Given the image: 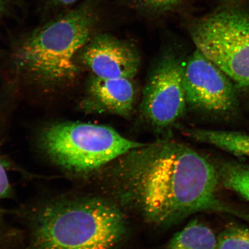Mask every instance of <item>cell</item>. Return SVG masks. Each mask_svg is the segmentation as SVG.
Instances as JSON below:
<instances>
[{"mask_svg": "<svg viewBox=\"0 0 249 249\" xmlns=\"http://www.w3.org/2000/svg\"><path fill=\"white\" fill-rule=\"evenodd\" d=\"M116 160L118 198L152 225H172L203 212L231 213L217 197L216 168L182 143L160 140Z\"/></svg>", "mask_w": 249, "mask_h": 249, "instance_id": "6da1fadb", "label": "cell"}, {"mask_svg": "<svg viewBox=\"0 0 249 249\" xmlns=\"http://www.w3.org/2000/svg\"><path fill=\"white\" fill-rule=\"evenodd\" d=\"M108 2L85 0L76 8L34 31L18 50L21 66L43 83L72 81L77 74L74 56L102 23Z\"/></svg>", "mask_w": 249, "mask_h": 249, "instance_id": "7a4b0ae2", "label": "cell"}, {"mask_svg": "<svg viewBox=\"0 0 249 249\" xmlns=\"http://www.w3.org/2000/svg\"><path fill=\"white\" fill-rule=\"evenodd\" d=\"M33 226V249H112L126 231L119 208L99 198L47 205L37 213Z\"/></svg>", "mask_w": 249, "mask_h": 249, "instance_id": "3957f363", "label": "cell"}, {"mask_svg": "<svg viewBox=\"0 0 249 249\" xmlns=\"http://www.w3.org/2000/svg\"><path fill=\"white\" fill-rule=\"evenodd\" d=\"M42 145L58 166L73 173L97 170L145 144L124 138L111 127L62 123L43 131Z\"/></svg>", "mask_w": 249, "mask_h": 249, "instance_id": "277c9868", "label": "cell"}, {"mask_svg": "<svg viewBox=\"0 0 249 249\" xmlns=\"http://www.w3.org/2000/svg\"><path fill=\"white\" fill-rule=\"evenodd\" d=\"M182 18L196 49L239 88L249 89V14L226 9Z\"/></svg>", "mask_w": 249, "mask_h": 249, "instance_id": "5b68a950", "label": "cell"}, {"mask_svg": "<svg viewBox=\"0 0 249 249\" xmlns=\"http://www.w3.org/2000/svg\"><path fill=\"white\" fill-rule=\"evenodd\" d=\"M180 60L169 52L152 71L142 92L141 111L148 123L157 129L173 126L184 115L187 102Z\"/></svg>", "mask_w": 249, "mask_h": 249, "instance_id": "8992f818", "label": "cell"}, {"mask_svg": "<svg viewBox=\"0 0 249 249\" xmlns=\"http://www.w3.org/2000/svg\"><path fill=\"white\" fill-rule=\"evenodd\" d=\"M182 81L187 105L193 108L222 113L234 105L231 80L197 49L183 64Z\"/></svg>", "mask_w": 249, "mask_h": 249, "instance_id": "52a82bcc", "label": "cell"}, {"mask_svg": "<svg viewBox=\"0 0 249 249\" xmlns=\"http://www.w3.org/2000/svg\"><path fill=\"white\" fill-rule=\"evenodd\" d=\"M83 60L94 76L102 79H133L141 62L133 43L107 33L92 37L84 49Z\"/></svg>", "mask_w": 249, "mask_h": 249, "instance_id": "ba28073f", "label": "cell"}, {"mask_svg": "<svg viewBox=\"0 0 249 249\" xmlns=\"http://www.w3.org/2000/svg\"><path fill=\"white\" fill-rule=\"evenodd\" d=\"M89 95L95 110L127 117L135 107L136 89L132 79L94 76L89 83Z\"/></svg>", "mask_w": 249, "mask_h": 249, "instance_id": "9c48e42d", "label": "cell"}, {"mask_svg": "<svg viewBox=\"0 0 249 249\" xmlns=\"http://www.w3.org/2000/svg\"><path fill=\"white\" fill-rule=\"evenodd\" d=\"M194 0H126L135 17L149 23H160L171 16L189 15Z\"/></svg>", "mask_w": 249, "mask_h": 249, "instance_id": "30bf717a", "label": "cell"}, {"mask_svg": "<svg viewBox=\"0 0 249 249\" xmlns=\"http://www.w3.org/2000/svg\"><path fill=\"white\" fill-rule=\"evenodd\" d=\"M185 134L196 141L207 143L241 157L249 158V135L223 130L188 129Z\"/></svg>", "mask_w": 249, "mask_h": 249, "instance_id": "8fae6325", "label": "cell"}, {"mask_svg": "<svg viewBox=\"0 0 249 249\" xmlns=\"http://www.w3.org/2000/svg\"><path fill=\"white\" fill-rule=\"evenodd\" d=\"M165 249H217V236L210 227L194 220L173 236Z\"/></svg>", "mask_w": 249, "mask_h": 249, "instance_id": "7c38bea8", "label": "cell"}, {"mask_svg": "<svg viewBox=\"0 0 249 249\" xmlns=\"http://www.w3.org/2000/svg\"><path fill=\"white\" fill-rule=\"evenodd\" d=\"M217 170L220 183L249 201V165L230 161Z\"/></svg>", "mask_w": 249, "mask_h": 249, "instance_id": "4fadbf2b", "label": "cell"}, {"mask_svg": "<svg viewBox=\"0 0 249 249\" xmlns=\"http://www.w3.org/2000/svg\"><path fill=\"white\" fill-rule=\"evenodd\" d=\"M217 249H249V230L227 227L217 236Z\"/></svg>", "mask_w": 249, "mask_h": 249, "instance_id": "5bb4252c", "label": "cell"}, {"mask_svg": "<svg viewBox=\"0 0 249 249\" xmlns=\"http://www.w3.org/2000/svg\"><path fill=\"white\" fill-rule=\"evenodd\" d=\"M11 192V188L7 166L0 158V205L5 200V198L9 197ZM2 217V212L1 206H0V222H1Z\"/></svg>", "mask_w": 249, "mask_h": 249, "instance_id": "9a60e30c", "label": "cell"}, {"mask_svg": "<svg viewBox=\"0 0 249 249\" xmlns=\"http://www.w3.org/2000/svg\"><path fill=\"white\" fill-rule=\"evenodd\" d=\"M15 1V0H0V17L8 13Z\"/></svg>", "mask_w": 249, "mask_h": 249, "instance_id": "2e32d148", "label": "cell"}, {"mask_svg": "<svg viewBox=\"0 0 249 249\" xmlns=\"http://www.w3.org/2000/svg\"><path fill=\"white\" fill-rule=\"evenodd\" d=\"M50 5L55 7H66L75 3L77 0H47Z\"/></svg>", "mask_w": 249, "mask_h": 249, "instance_id": "e0dca14e", "label": "cell"}]
</instances>
